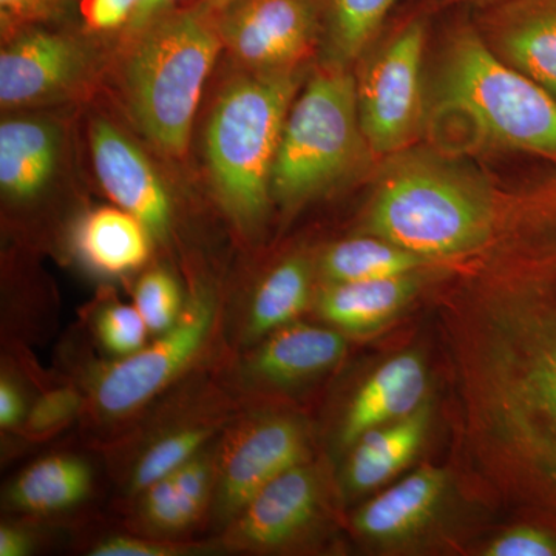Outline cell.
Here are the masks:
<instances>
[{
	"instance_id": "6da1fadb",
	"label": "cell",
	"mask_w": 556,
	"mask_h": 556,
	"mask_svg": "<svg viewBox=\"0 0 556 556\" xmlns=\"http://www.w3.org/2000/svg\"><path fill=\"white\" fill-rule=\"evenodd\" d=\"M500 229L442 302L457 444L475 489L556 530V211Z\"/></svg>"
},
{
	"instance_id": "7a4b0ae2",
	"label": "cell",
	"mask_w": 556,
	"mask_h": 556,
	"mask_svg": "<svg viewBox=\"0 0 556 556\" xmlns=\"http://www.w3.org/2000/svg\"><path fill=\"white\" fill-rule=\"evenodd\" d=\"M495 204L475 179L433 160H402L382 178L368 211L371 236L434 262L467 258L495 230Z\"/></svg>"
},
{
	"instance_id": "3957f363",
	"label": "cell",
	"mask_w": 556,
	"mask_h": 556,
	"mask_svg": "<svg viewBox=\"0 0 556 556\" xmlns=\"http://www.w3.org/2000/svg\"><path fill=\"white\" fill-rule=\"evenodd\" d=\"M298 90L292 68L251 72L223 89L206 130V159L219 203L240 228L265 217L274 163Z\"/></svg>"
},
{
	"instance_id": "277c9868",
	"label": "cell",
	"mask_w": 556,
	"mask_h": 556,
	"mask_svg": "<svg viewBox=\"0 0 556 556\" xmlns=\"http://www.w3.org/2000/svg\"><path fill=\"white\" fill-rule=\"evenodd\" d=\"M138 35L124 72L131 116L160 152L181 156L223 47L217 24L199 9L169 11Z\"/></svg>"
},
{
	"instance_id": "5b68a950",
	"label": "cell",
	"mask_w": 556,
	"mask_h": 556,
	"mask_svg": "<svg viewBox=\"0 0 556 556\" xmlns=\"http://www.w3.org/2000/svg\"><path fill=\"white\" fill-rule=\"evenodd\" d=\"M448 108L464 110L490 138L556 156V101L551 91L490 49L477 28L450 35L439 75Z\"/></svg>"
},
{
	"instance_id": "8992f818",
	"label": "cell",
	"mask_w": 556,
	"mask_h": 556,
	"mask_svg": "<svg viewBox=\"0 0 556 556\" xmlns=\"http://www.w3.org/2000/svg\"><path fill=\"white\" fill-rule=\"evenodd\" d=\"M367 149L356 80L343 70L318 73L289 110L274 163V199L295 204L332 188Z\"/></svg>"
},
{
	"instance_id": "52a82bcc",
	"label": "cell",
	"mask_w": 556,
	"mask_h": 556,
	"mask_svg": "<svg viewBox=\"0 0 556 556\" xmlns=\"http://www.w3.org/2000/svg\"><path fill=\"white\" fill-rule=\"evenodd\" d=\"M426 42V16L413 14L362 72L358 116L371 152H399L416 137L422 118Z\"/></svg>"
},
{
	"instance_id": "ba28073f",
	"label": "cell",
	"mask_w": 556,
	"mask_h": 556,
	"mask_svg": "<svg viewBox=\"0 0 556 556\" xmlns=\"http://www.w3.org/2000/svg\"><path fill=\"white\" fill-rule=\"evenodd\" d=\"M214 321V302L193 299L174 325L155 342L119 358L94 382L93 407L101 416L123 417L137 412L177 378L199 354Z\"/></svg>"
},
{
	"instance_id": "9c48e42d",
	"label": "cell",
	"mask_w": 556,
	"mask_h": 556,
	"mask_svg": "<svg viewBox=\"0 0 556 556\" xmlns=\"http://www.w3.org/2000/svg\"><path fill=\"white\" fill-rule=\"evenodd\" d=\"M215 24L223 46L251 72L294 67L321 31L317 0H236Z\"/></svg>"
},
{
	"instance_id": "30bf717a",
	"label": "cell",
	"mask_w": 556,
	"mask_h": 556,
	"mask_svg": "<svg viewBox=\"0 0 556 556\" xmlns=\"http://www.w3.org/2000/svg\"><path fill=\"white\" fill-rule=\"evenodd\" d=\"M305 456V430L292 417L270 416L241 427L219 460V514L236 518L260 490Z\"/></svg>"
},
{
	"instance_id": "8fae6325",
	"label": "cell",
	"mask_w": 556,
	"mask_h": 556,
	"mask_svg": "<svg viewBox=\"0 0 556 556\" xmlns=\"http://www.w3.org/2000/svg\"><path fill=\"white\" fill-rule=\"evenodd\" d=\"M90 146L94 170L110 199L137 217L152 239H166L170 197L149 160L108 121L91 126Z\"/></svg>"
},
{
	"instance_id": "7c38bea8",
	"label": "cell",
	"mask_w": 556,
	"mask_h": 556,
	"mask_svg": "<svg viewBox=\"0 0 556 556\" xmlns=\"http://www.w3.org/2000/svg\"><path fill=\"white\" fill-rule=\"evenodd\" d=\"M320 504L316 471L305 463L289 468L249 501L232 519L229 546L269 551L291 543L314 521Z\"/></svg>"
},
{
	"instance_id": "4fadbf2b",
	"label": "cell",
	"mask_w": 556,
	"mask_h": 556,
	"mask_svg": "<svg viewBox=\"0 0 556 556\" xmlns=\"http://www.w3.org/2000/svg\"><path fill=\"white\" fill-rule=\"evenodd\" d=\"M482 20L501 58L556 94V0H492Z\"/></svg>"
},
{
	"instance_id": "5bb4252c",
	"label": "cell",
	"mask_w": 556,
	"mask_h": 556,
	"mask_svg": "<svg viewBox=\"0 0 556 556\" xmlns=\"http://www.w3.org/2000/svg\"><path fill=\"white\" fill-rule=\"evenodd\" d=\"M83 67V51L72 39L27 33L0 54V102L17 108L49 98L78 78Z\"/></svg>"
},
{
	"instance_id": "9a60e30c",
	"label": "cell",
	"mask_w": 556,
	"mask_h": 556,
	"mask_svg": "<svg viewBox=\"0 0 556 556\" xmlns=\"http://www.w3.org/2000/svg\"><path fill=\"white\" fill-rule=\"evenodd\" d=\"M346 353L339 329L289 324L266 336L244 362L243 371L263 386H294L338 365Z\"/></svg>"
},
{
	"instance_id": "2e32d148",
	"label": "cell",
	"mask_w": 556,
	"mask_h": 556,
	"mask_svg": "<svg viewBox=\"0 0 556 556\" xmlns=\"http://www.w3.org/2000/svg\"><path fill=\"white\" fill-rule=\"evenodd\" d=\"M428 369L416 353L391 357L361 387L348 408L340 441L354 445L375 428L404 419L426 404Z\"/></svg>"
},
{
	"instance_id": "e0dca14e",
	"label": "cell",
	"mask_w": 556,
	"mask_h": 556,
	"mask_svg": "<svg viewBox=\"0 0 556 556\" xmlns=\"http://www.w3.org/2000/svg\"><path fill=\"white\" fill-rule=\"evenodd\" d=\"M442 468L420 467L365 504L354 518L361 535L380 544L415 535L437 515L447 490Z\"/></svg>"
},
{
	"instance_id": "ac0fdd59",
	"label": "cell",
	"mask_w": 556,
	"mask_h": 556,
	"mask_svg": "<svg viewBox=\"0 0 556 556\" xmlns=\"http://www.w3.org/2000/svg\"><path fill=\"white\" fill-rule=\"evenodd\" d=\"M420 287V270L379 280L328 283L318 295V313L339 331L365 334L396 317Z\"/></svg>"
},
{
	"instance_id": "d6986e66",
	"label": "cell",
	"mask_w": 556,
	"mask_h": 556,
	"mask_svg": "<svg viewBox=\"0 0 556 556\" xmlns=\"http://www.w3.org/2000/svg\"><path fill=\"white\" fill-rule=\"evenodd\" d=\"M430 417V405L426 402L413 415L369 430L358 439L348 460L346 489L365 493L390 481L422 447Z\"/></svg>"
},
{
	"instance_id": "ffe728a7",
	"label": "cell",
	"mask_w": 556,
	"mask_h": 556,
	"mask_svg": "<svg viewBox=\"0 0 556 556\" xmlns=\"http://www.w3.org/2000/svg\"><path fill=\"white\" fill-rule=\"evenodd\" d=\"M60 155L56 129L43 121L10 119L0 126V186L14 200H31L49 185Z\"/></svg>"
},
{
	"instance_id": "44dd1931",
	"label": "cell",
	"mask_w": 556,
	"mask_h": 556,
	"mask_svg": "<svg viewBox=\"0 0 556 556\" xmlns=\"http://www.w3.org/2000/svg\"><path fill=\"white\" fill-rule=\"evenodd\" d=\"M150 233L124 208L101 207L80 223V254L105 274H124L139 268L149 257Z\"/></svg>"
},
{
	"instance_id": "7402d4cb",
	"label": "cell",
	"mask_w": 556,
	"mask_h": 556,
	"mask_svg": "<svg viewBox=\"0 0 556 556\" xmlns=\"http://www.w3.org/2000/svg\"><path fill=\"white\" fill-rule=\"evenodd\" d=\"M212 486V467L193 457L142 492V518L159 532H179L199 519Z\"/></svg>"
},
{
	"instance_id": "603a6c76",
	"label": "cell",
	"mask_w": 556,
	"mask_h": 556,
	"mask_svg": "<svg viewBox=\"0 0 556 556\" xmlns=\"http://www.w3.org/2000/svg\"><path fill=\"white\" fill-rule=\"evenodd\" d=\"M90 485V470L83 460L50 456L22 471L10 486V501L28 514H51L78 504Z\"/></svg>"
},
{
	"instance_id": "cb8c5ba5",
	"label": "cell",
	"mask_w": 556,
	"mask_h": 556,
	"mask_svg": "<svg viewBox=\"0 0 556 556\" xmlns=\"http://www.w3.org/2000/svg\"><path fill=\"white\" fill-rule=\"evenodd\" d=\"M311 265L305 257H289L270 270L258 285L247 318L248 340L266 338L292 324L308 306Z\"/></svg>"
},
{
	"instance_id": "d4e9b609",
	"label": "cell",
	"mask_w": 556,
	"mask_h": 556,
	"mask_svg": "<svg viewBox=\"0 0 556 556\" xmlns=\"http://www.w3.org/2000/svg\"><path fill=\"white\" fill-rule=\"evenodd\" d=\"M430 263L372 236L339 241L325 252L320 268L328 283H346L405 276L417 273Z\"/></svg>"
},
{
	"instance_id": "484cf974",
	"label": "cell",
	"mask_w": 556,
	"mask_h": 556,
	"mask_svg": "<svg viewBox=\"0 0 556 556\" xmlns=\"http://www.w3.org/2000/svg\"><path fill=\"white\" fill-rule=\"evenodd\" d=\"M401 0H317L321 30L340 61L356 60Z\"/></svg>"
},
{
	"instance_id": "4316f807",
	"label": "cell",
	"mask_w": 556,
	"mask_h": 556,
	"mask_svg": "<svg viewBox=\"0 0 556 556\" xmlns=\"http://www.w3.org/2000/svg\"><path fill=\"white\" fill-rule=\"evenodd\" d=\"M212 428L207 426H192L170 431L166 437L160 438L141 457L131 473V490L144 492L160 479L169 477L178 468L186 466L199 452L207 439L211 438Z\"/></svg>"
},
{
	"instance_id": "83f0119b",
	"label": "cell",
	"mask_w": 556,
	"mask_h": 556,
	"mask_svg": "<svg viewBox=\"0 0 556 556\" xmlns=\"http://www.w3.org/2000/svg\"><path fill=\"white\" fill-rule=\"evenodd\" d=\"M135 306L149 331L163 334L177 324L182 313L177 280L163 269L150 270L135 288Z\"/></svg>"
},
{
	"instance_id": "f1b7e54d",
	"label": "cell",
	"mask_w": 556,
	"mask_h": 556,
	"mask_svg": "<svg viewBox=\"0 0 556 556\" xmlns=\"http://www.w3.org/2000/svg\"><path fill=\"white\" fill-rule=\"evenodd\" d=\"M149 327L137 306L113 305L98 318V334L104 346L118 356H129L146 345Z\"/></svg>"
},
{
	"instance_id": "f546056e",
	"label": "cell",
	"mask_w": 556,
	"mask_h": 556,
	"mask_svg": "<svg viewBox=\"0 0 556 556\" xmlns=\"http://www.w3.org/2000/svg\"><path fill=\"white\" fill-rule=\"evenodd\" d=\"M485 556H556V530L540 525H522L495 538Z\"/></svg>"
},
{
	"instance_id": "4dcf8cb0",
	"label": "cell",
	"mask_w": 556,
	"mask_h": 556,
	"mask_svg": "<svg viewBox=\"0 0 556 556\" xmlns=\"http://www.w3.org/2000/svg\"><path fill=\"white\" fill-rule=\"evenodd\" d=\"M79 397L75 391L58 390L40 399L31 409L30 430L46 431L60 427L62 422L75 415L79 407Z\"/></svg>"
},
{
	"instance_id": "1f68e13d",
	"label": "cell",
	"mask_w": 556,
	"mask_h": 556,
	"mask_svg": "<svg viewBox=\"0 0 556 556\" xmlns=\"http://www.w3.org/2000/svg\"><path fill=\"white\" fill-rule=\"evenodd\" d=\"M141 3L142 0H89L86 9L87 25L97 31L127 27Z\"/></svg>"
},
{
	"instance_id": "d6a6232c",
	"label": "cell",
	"mask_w": 556,
	"mask_h": 556,
	"mask_svg": "<svg viewBox=\"0 0 556 556\" xmlns=\"http://www.w3.org/2000/svg\"><path fill=\"white\" fill-rule=\"evenodd\" d=\"M179 548L170 544L142 540V538L113 536L93 547L94 556H170L178 555Z\"/></svg>"
},
{
	"instance_id": "836d02e7",
	"label": "cell",
	"mask_w": 556,
	"mask_h": 556,
	"mask_svg": "<svg viewBox=\"0 0 556 556\" xmlns=\"http://www.w3.org/2000/svg\"><path fill=\"white\" fill-rule=\"evenodd\" d=\"M24 416V399L20 388L3 376L0 380V427L13 428Z\"/></svg>"
},
{
	"instance_id": "e575fe53",
	"label": "cell",
	"mask_w": 556,
	"mask_h": 556,
	"mask_svg": "<svg viewBox=\"0 0 556 556\" xmlns=\"http://www.w3.org/2000/svg\"><path fill=\"white\" fill-rule=\"evenodd\" d=\"M177 0H142L141 5L138 7L137 13L131 17L127 30L138 35L139 31L144 30L146 27L163 14L169 13L172 5Z\"/></svg>"
},
{
	"instance_id": "d590c367",
	"label": "cell",
	"mask_w": 556,
	"mask_h": 556,
	"mask_svg": "<svg viewBox=\"0 0 556 556\" xmlns=\"http://www.w3.org/2000/svg\"><path fill=\"white\" fill-rule=\"evenodd\" d=\"M60 0H0L3 20H20L49 9Z\"/></svg>"
},
{
	"instance_id": "8d00e7d4",
	"label": "cell",
	"mask_w": 556,
	"mask_h": 556,
	"mask_svg": "<svg viewBox=\"0 0 556 556\" xmlns=\"http://www.w3.org/2000/svg\"><path fill=\"white\" fill-rule=\"evenodd\" d=\"M30 538L16 527L0 529V556H24L30 552Z\"/></svg>"
},
{
	"instance_id": "74e56055",
	"label": "cell",
	"mask_w": 556,
	"mask_h": 556,
	"mask_svg": "<svg viewBox=\"0 0 556 556\" xmlns=\"http://www.w3.org/2000/svg\"><path fill=\"white\" fill-rule=\"evenodd\" d=\"M233 2H236V0H200L195 9H199L201 13L206 14L211 20L215 21V17L222 14L223 11L228 9L230 3Z\"/></svg>"
},
{
	"instance_id": "f35d334b",
	"label": "cell",
	"mask_w": 556,
	"mask_h": 556,
	"mask_svg": "<svg viewBox=\"0 0 556 556\" xmlns=\"http://www.w3.org/2000/svg\"><path fill=\"white\" fill-rule=\"evenodd\" d=\"M482 2H484V3L492 2V0H482Z\"/></svg>"
}]
</instances>
